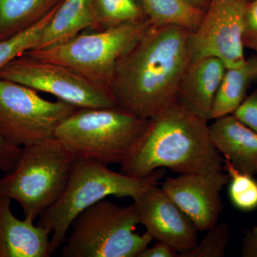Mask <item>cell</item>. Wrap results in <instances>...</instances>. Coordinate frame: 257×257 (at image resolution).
<instances>
[{
	"mask_svg": "<svg viewBox=\"0 0 257 257\" xmlns=\"http://www.w3.org/2000/svg\"><path fill=\"white\" fill-rule=\"evenodd\" d=\"M192 31L151 25L115 64L109 89L116 105L149 119L176 100L192 62Z\"/></svg>",
	"mask_w": 257,
	"mask_h": 257,
	"instance_id": "cell-1",
	"label": "cell"
},
{
	"mask_svg": "<svg viewBox=\"0 0 257 257\" xmlns=\"http://www.w3.org/2000/svg\"><path fill=\"white\" fill-rule=\"evenodd\" d=\"M207 122L174 101L149 119L120 172L145 177L161 168L179 175L223 171L224 160L213 145Z\"/></svg>",
	"mask_w": 257,
	"mask_h": 257,
	"instance_id": "cell-2",
	"label": "cell"
},
{
	"mask_svg": "<svg viewBox=\"0 0 257 257\" xmlns=\"http://www.w3.org/2000/svg\"><path fill=\"white\" fill-rule=\"evenodd\" d=\"M166 172L167 169L161 168L147 177H130L96 161L77 158L60 199L39 217L37 222L52 233L51 253L62 247L72 221L84 209L109 196L134 200L148 187L158 185Z\"/></svg>",
	"mask_w": 257,
	"mask_h": 257,
	"instance_id": "cell-3",
	"label": "cell"
},
{
	"mask_svg": "<svg viewBox=\"0 0 257 257\" xmlns=\"http://www.w3.org/2000/svg\"><path fill=\"white\" fill-rule=\"evenodd\" d=\"M77 160L56 138L22 147L14 169L0 179V196L16 201L35 220L60 199Z\"/></svg>",
	"mask_w": 257,
	"mask_h": 257,
	"instance_id": "cell-4",
	"label": "cell"
},
{
	"mask_svg": "<svg viewBox=\"0 0 257 257\" xmlns=\"http://www.w3.org/2000/svg\"><path fill=\"white\" fill-rule=\"evenodd\" d=\"M148 121L119 107L81 108L59 125L55 138L77 158L121 165Z\"/></svg>",
	"mask_w": 257,
	"mask_h": 257,
	"instance_id": "cell-5",
	"label": "cell"
},
{
	"mask_svg": "<svg viewBox=\"0 0 257 257\" xmlns=\"http://www.w3.org/2000/svg\"><path fill=\"white\" fill-rule=\"evenodd\" d=\"M140 224L134 202L126 207L102 199L76 216L62 246L63 257H138L153 241Z\"/></svg>",
	"mask_w": 257,
	"mask_h": 257,
	"instance_id": "cell-6",
	"label": "cell"
},
{
	"mask_svg": "<svg viewBox=\"0 0 257 257\" xmlns=\"http://www.w3.org/2000/svg\"><path fill=\"white\" fill-rule=\"evenodd\" d=\"M151 25L149 19H145L115 28L86 30L60 45L33 49L25 53L65 66L109 89L116 62Z\"/></svg>",
	"mask_w": 257,
	"mask_h": 257,
	"instance_id": "cell-7",
	"label": "cell"
},
{
	"mask_svg": "<svg viewBox=\"0 0 257 257\" xmlns=\"http://www.w3.org/2000/svg\"><path fill=\"white\" fill-rule=\"evenodd\" d=\"M78 108L47 100L37 91L0 78V135L23 147L55 138L59 125Z\"/></svg>",
	"mask_w": 257,
	"mask_h": 257,
	"instance_id": "cell-8",
	"label": "cell"
},
{
	"mask_svg": "<svg viewBox=\"0 0 257 257\" xmlns=\"http://www.w3.org/2000/svg\"><path fill=\"white\" fill-rule=\"evenodd\" d=\"M0 78L52 94L78 109L118 107L109 89L72 69L24 53L0 69Z\"/></svg>",
	"mask_w": 257,
	"mask_h": 257,
	"instance_id": "cell-9",
	"label": "cell"
},
{
	"mask_svg": "<svg viewBox=\"0 0 257 257\" xmlns=\"http://www.w3.org/2000/svg\"><path fill=\"white\" fill-rule=\"evenodd\" d=\"M248 4L247 0H211L202 23L191 36L192 62L214 57L230 68L246 60L243 32Z\"/></svg>",
	"mask_w": 257,
	"mask_h": 257,
	"instance_id": "cell-10",
	"label": "cell"
},
{
	"mask_svg": "<svg viewBox=\"0 0 257 257\" xmlns=\"http://www.w3.org/2000/svg\"><path fill=\"white\" fill-rule=\"evenodd\" d=\"M229 180L223 171L182 174L166 179L162 189L189 216L198 231H207L219 222L224 209L220 193Z\"/></svg>",
	"mask_w": 257,
	"mask_h": 257,
	"instance_id": "cell-11",
	"label": "cell"
},
{
	"mask_svg": "<svg viewBox=\"0 0 257 257\" xmlns=\"http://www.w3.org/2000/svg\"><path fill=\"white\" fill-rule=\"evenodd\" d=\"M140 224L156 241L181 253L195 247L198 230L163 189L152 185L134 199Z\"/></svg>",
	"mask_w": 257,
	"mask_h": 257,
	"instance_id": "cell-12",
	"label": "cell"
},
{
	"mask_svg": "<svg viewBox=\"0 0 257 257\" xmlns=\"http://www.w3.org/2000/svg\"><path fill=\"white\" fill-rule=\"evenodd\" d=\"M11 201L0 196V257L50 256V230L34 224L30 216L17 218Z\"/></svg>",
	"mask_w": 257,
	"mask_h": 257,
	"instance_id": "cell-13",
	"label": "cell"
},
{
	"mask_svg": "<svg viewBox=\"0 0 257 257\" xmlns=\"http://www.w3.org/2000/svg\"><path fill=\"white\" fill-rule=\"evenodd\" d=\"M226 67L220 59L192 61L179 85L176 100L206 121L211 120L213 101Z\"/></svg>",
	"mask_w": 257,
	"mask_h": 257,
	"instance_id": "cell-14",
	"label": "cell"
},
{
	"mask_svg": "<svg viewBox=\"0 0 257 257\" xmlns=\"http://www.w3.org/2000/svg\"><path fill=\"white\" fill-rule=\"evenodd\" d=\"M213 145L238 170L257 175V133L233 114L215 119L209 126Z\"/></svg>",
	"mask_w": 257,
	"mask_h": 257,
	"instance_id": "cell-15",
	"label": "cell"
},
{
	"mask_svg": "<svg viewBox=\"0 0 257 257\" xmlns=\"http://www.w3.org/2000/svg\"><path fill=\"white\" fill-rule=\"evenodd\" d=\"M89 30H96L94 0H62L35 49L60 45Z\"/></svg>",
	"mask_w": 257,
	"mask_h": 257,
	"instance_id": "cell-16",
	"label": "cell"
},
{
	"mask_svg": "<svg viewBox=\"0 0 257 257\" xmlns=\"http://www.w3.org/2000/svg\"><path fill=\"white\" fill-rule=\"evenodd\" d=\"M256 80L257 57L246 59L237 67L226 68L213 101L211 119L232 114Z\"/></svg>",
	"mask_w": 257,
	"mask_h": 257,
	"instance_id": "cell-17",
	"label": "cell"
},
{
	"mask_svg": "<svg viewBox=\"0 0 257 257\" xmlns=\"http://www.w3.org/2000/svg\"><path fill=\"white\" fill-rule=\"evenodd\" d=\"M62 0H0V40L21 33L45 18Z\"/></svg>",
	"mask_w": 257,
	"mask_h": 257,
	"instance_id": "cell-18",
	"label": "cell"
},
{
	"mask_svg": "<svg viewBox=\"0 0 257 257\" xmlns=\"http://www.w3.org/2000/svg\"><path fill=\"white\" fill-rule=\"evenodd\" d=\"M152 25H175L194 32L200 25L204 11L184 0H138Z\"/></svg>",
	"mask_w": 257,
	"mask_h": 257,
	"instance_id": "cell-19",
	"label": "cell"
},
{
	"mask_svg": "<svg viewBox=\"0 0 257 257\" xmlns=\"http://www.w3.org/2000/svg\"><path fill=\"white\" fill-rule=\"evenodd\" d=\"M96 30L121 26L148 19L138 0H94Z\"/></svg>",
	"mask_w": 257,
	"mask_h": 257,
	"instance_id": "cell-20",
	"label": "cell"
},
{
	"mask_svg": "<svg viewBox=\"0 0 257 257\" xmlns=\"http://www.w3.org/2000/svg\"><path fill=\"white\" fill-rule=\"evenodd\" d=\"M223 169L229 176L230 200L236 209L243 211L257 208V181L253 175L236 169L229 161L224 160Z\"/></svg>",
	"mask_w": 257,
	"mask_h": 257,
	"instance_id": "cell-21",
	"label": "cell"
},
{
	"mask_svg": "<svg viewBox=\"0 0 257 257\" xmlns=\"http://www.w3.org/2000/svg\"><path fill=\"white\" fill-rule=\"evenodd\" d=\"M59 5L36 25L14 37L0 40V69L18 56L36 48Z\"/></svg>",
	"mask_w": 257,
	"mask_h": 257,
	"instance_id": "cell-22",
	"label": "cell"
},
{
	"mask_svg": "<svg viewBox=\"0 0 257 257\" xmlns=\"http://www.w3.org/2000/svg\"><path fill=\"white\" fill-rule=\"evenodd\" d=\"M195 247L179 257H223L229 244L231 231L226 222H218L211 229Z\"/></svg>",
	"mask_w": 257,
	"mask_h": 257,
	"instance_id": "cell-23",
	"label": "cell"
},
{
	"mask_svg": "<svg viewBox=\"0 0 257 257\" xmlns=\"http://www.w3.org/2000/svg\"><path fill=\"white\" fill-rule=\"evenodd\" d=\"M243 46L257 52V0L248 3L243 32Z\"/></svg>",
	"mask_w": 257,
	"mask_h": 257,
	"instance_id": "cell-24",
	"label": "cell"
},
{
	"mask_svg": "<svg viewBox=\"0 0 257 257\" xmlns=\"http://www.w3.org/2000/svg\"><path fill=\"white\" fill-rule=\"evenodd\" d=\"M236 119L257 133V89L245 98L236 110L232 113Z\"/></svg>",
	"mask_w": 257,
	"mask_h": 257,
	"instance_id": "cell-25",
	"label": "cell"
},
{
	"mask_svg": "<svg viewBox=\"0 0 257 257\" xmlns=\"http://www.w3.org/2000/svg\"><path fill=\"white\" fill-rule=\"evenodd\" d=\"M22 147L10 143L0 135V171L9 173L16 165Z\"/></svg>",
	"mask_w": 257,
	"mask_h": 257,
	"instance_id": "cell-26",
	"label": "cell"
},
{
	"mask_svg": "<svg viewBox=\"0 0 257 257\" xmlns=\"http://www.w3.org/2000/svg\"><path fill=\"white\" fill-rule=\"evenodd\" d=\"M241 255L243 257H257V225L243 233Z\"/></svg>",
	"mask_w": 257,
	"mask_h": 257,
	"instance_id": "cell-27",
	"label": "cell"
},
{
	"mask_svg": "<svg viewBox=\"0 0 257 257\" xmlns=\"http://www.w3.org/2000/svg\"><path fill=\"white\" fill-rule=\"evenodd\" d=\"M138 257H179V253L169 245L156 241L152 247L145 248Z\"/></svg>",
	"mask_w": 257,
	"mask_h": 257,
	"instance_id": "cell-28",
	"label": "cell"
},
{
	"mask_svg": "<svg viewBox=\"0 0 257 257\" xmlns=\"http://www.w3.org/2000/svg\"><path fill=\"white\" fill-rule=\"evenodd\" d=\"M184 1L187 2L188 4L192 5V6L194 7V8H198V9L202 10L203 11H204V9H203L202 6L203 5H204V2H205V0H184Z\"/></svg>",
	"mask_w": 257,
	"mask_h": 257,
	"instance_id": "cell-29",
	"label": "cell"
}]
</instances>
